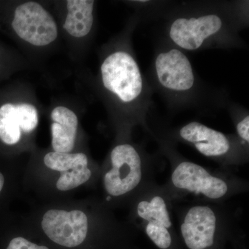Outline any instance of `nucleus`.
Masks as SVG:
<instances>
[{"instance_id":"obj_14","label":"nucleus","mask_w":249,"mask_h":249,"mask_svg":"<svg viewBox=\"0 0 249 249\" xmlns=\"http://www.w3.org/2000/svg\"><path fill=\"white\" fill-rule=\"evenodd\" d=\"M137 212L142 219L148 221H156L164 225L166 229L171 227L169 213L164 200L160 196H155L150 202L142 201L139 203Z\"/></svg>"},{"instance_id":"obj_11","label":"nucleus","mask_w":249,"mask_h":249,"mask_svg":"<svg viewBox=\"0 0 249 249\" xmlns=\"http://www.w3.org/2000/svg\"><path fill=\"white\" fill-rule=\"evenodd\" d=\"M180 137L191 142L196 150L206 157H219L230 150L229 139L222 132L204 124L191 122L180 129Z\"/></svg>"},{"instance_id":"obj_5","label":"nucleus","mask_w":249,"mask_h":249,"mask_svg":"<svg viewBox=\"0 0 249 249\" xmlns=\"http://www.w3.org/2000/svg\"><path fill=\"white\" fill-rule=\"evenodd\" d=\"M111 161L112 168L104 178L108 194L122 196L138 186L142 179V160L133 146L124 144L114 147Z\"/></svg>"},{"instance_id":"obj_10","label":"nucleus","mask_w":249,"mask_h":249,"mask_svg":"<svg viewBox=\"0 0 249 249\" xmlns=\"http://www.w3.org/2000/svg\"><path fill=\"white\" fill-rule=\"evenodd\" d=\"M215 229V215L208 206H196L190 209L181 228L187 247L191 249L211 247Z\"/></svg>"},{"instance_id":"obj_12","label":"nucleus","mask_w":249,"mask_h":249,"mask_svg":"<svg viewBox=\"0 0 249 249\" xmlns=\"http://www.w3.org/2000/svg\"><path fill=\"white\" fill-rule=\"evenodd\" d=\"M52 146L54 151L60 153H70L75 145L78 118L73 111L65 107H55L52 111Z\"/></svg>"},{"instance_id":"obj_17","label":"nucleus","mask_w":249,"mask_h":249,"mask_svg":"<svg viewBox=\"0 0 249 249\" xmlns=\"http://www.w3.org/2000/svg\"><path fill=\"white\" fill-rule=\"evenodd\" d=\"M239 136L247 142H249V116L247 115L237 124Z\"/></svg>"},{"instance_id":"obj_13","label":"nucleus","mask_w":249,"mask_h":249,"mask_svg":"<svg viewBox=\"0 0 249 249\" xmlns=\"http://www.w3.org/2000/svg\"><path fill=\"white\" fill-rule=\"evenodd\" d=\"M91 0H69L67 13L63 28L75 37H83L89 34L93 23V5Z\"/></svg>"},{"instance_id":"obj_16","label":"nucleus","mask_w":249,"mask_h":249,"mask_svg":"<svg viewBox=\"0 0 249 249\" xmlns=\"http://www.w3.org/2000/svg\"><path fill=\"white\" fill-rule=\"evenodd\" d=\"M6 249H49L44 246H38L23 237H16L10 242Z\"/></svg>"},{"instance_id":"obj_18","label":"nucleus","mask_w":249,"mask_h":249,"mask_svg":"<svg viewBox=\"0 0 249 249\" xmlns=\"http://www.w3.org/2000/svg\"><path fill=\"white\" fill-rule=\"evenodd\" d=\"M4 178L2 174L0 173V192L2 189L3 186H4Z\"/></svg>"},{"instance_id":"obj_1","label":"nucleus","mask_w":249,"mask_h":249,"mask_svg":"<svg viewBox=\"0 0 249 249\" xmlns=\"http://www.w3.org/2000/svg\"><path fill=\"white\" fill-rule=\"evenodd\" d=\"M103 86L124 104L147 109L149 91L133 55L124 51L109 54L101 67Z\"/></svg>"},{"instance_id":"obj_3","label":"nucleus","mask_w":249,"mask_h":249,"mask_svg":"<svg viewBox=\"0 0 249 249\" xmlns=\"http://www.w3.org/2000/svg\"><path fill=\"white\" fill-rule=\"evenodd\" d=\"M154 66L156 78L164 91L183 96L196 88V77L191 62L181 49L162 51L156 56Z\"/></svg>"},{"instance_id":"obj_9","label":"nucleus","mask_w":249,"mask_h":249,"mask_svg":"<svg viewBox=\"0 0 249 249\" xmlns=\"http://www.w3.org/2000/svg\"><path fill=\"white\" fill-rule=\"evenodd\" d=\"M38 124V114L34 106L27 103L3 105L0 107V139L14 145L21 138V131L29 133Z\"/></svg>"},{"instance_id":"obj_2","label":"nucleus","mask_w":249,"mask_h":249,"mask_svg":"<svg viewBox=\"0 0 249 249\" xmlns=\"http://www.w3.org/2000/svg\"><path fill=\"white\" fill-rule=\"evenodd\" d=\"M227 28V19L218 13L186 15L172 21L168 36L178 49L196 51L211 43Z\"/></svg>"},{"instance_id":"obj_15","label":"nucleus","mask_w":249,"mask_h":249,"mask_svg":"<svg viewBox=\"0 0 249 249\" xmlns=\"http://www.w3.org/2000/svg\"><path fill=\"white\" fill-rule=\"evenodd\" d=\"M147 235L160 249L168 248L171 245V236L164 225L156 221H150L145 229Z\"/></svg>"},{"instance_id":"obj_8","label":"nucleus","mask_w":249,"mask_h":249,"mask_svg":"<svg viewBox=\"0 0 249 249\" xmlns=\"http://www.w3.org/2000/svg\"><path fill=\"white\" fill-rule=\"evenodd\" d=\"M44 162L50 169L61 173L56 183L57 188L61 191L76 188L91 178L88 157L83 153L49 152L46 155Z\"/></svg>"},{"instance_id":"obj_7","label":"nucleus","mask_w":249,"mask_h":249,"mask_svg":"<svg viewBox=\"0 0 249 249\" xmlns=\"http://www.w3.org/2000/svg\"><path fill=\"white\" fill-rule=\"evenodd\" d=\"M177 188L202 193L211 199H219L227 193V183L211 176L206 170L191 162H183L177 167L172 176Z\"/></svg>"},{"instance_id":"obj_6","label":"nucleus","mask_w":249,"mask_h":249,"mask_svg":"<svg viewBox=\"0 0 249 249\" xmlns=\"http://www.w3.org/2000/svg\"><path fill=\"white\" fill-rule=\"evenodd\" d=\"M42 227L53 242L63 247H76L83 243L88 231L86 214L78 210H50L44 215Z\"/></svg>"},{"instance_id":"obj_4","label":"nucleus","mask_w":249,"mask_h":249,"mask_svg":"<svg viewBox=\"0 0 249 249\" xmlns=\"http://www.w3.org/2000/svg\"><path fill=\"white\" fill-rule=\"evenodd\" d=\"M12 27L21 39L38 47L49 45L58 36V28L53 17L34 1L18 6Z\"/></svg>"}]
</instances>
